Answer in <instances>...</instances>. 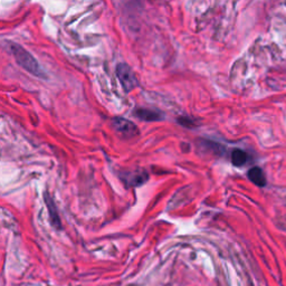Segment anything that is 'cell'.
<instances>
[{"instance_id": "1", "label": "cell", "mask_w": 286, "mask_h": 286, "mask_svg": "<svg viewBox=\"0 0 286 286\" xmlns=\"http://www.w3.org/2000/svg\"><path fill=\"white\" fill-rule=\"evenodd\" d=\"M10 52L13 53L16 62L18 63L19 66H22L24 70L30 73L31 75L37 76L39 78H46L47 75L43 67L39 65V63L36 61V58L30 54L29 52L26 51L24 47L18 44L10 43L9 45Z\"/></svg>"}, {"instance_id": "2", "label": "cell", "mask_w": 286, "mask_h": 286, "mask_svg": "<svg viewBox=\"0 0 286 286\" xmlns=\"http://www.w3.org/2000/svg\"><path fill=\"white\" fill-rule=\"evenodd\" d=\"M116 76H118L125 92H131L132 89L137 86V78L135 74L131 70L130 66L123 64V63L116 66Z\"/></svg>"}, {"instance_id": "3", "label": "cell", "mask_w": 286, "mask_h": 286, "mask_svg": "<svg viewBox=\"0 0 286 286\" xmlns=\"http://www.w3.org/2000/svg\"><path fill=\"white\" fill-rule=\"evenodd\" d=\"M112 123H113L114 129L123 136L128 137V139L129 137H133L139 133V131H137V126L130 120H126L124 118H120V116H118V118L113 119Z\"/></svg>"}, {"instance_id": "4", "label": "cell", "mask_w": 286, "mask_h": 286, "mask_svg": "<svg viewBox=\"0 0 286 286\" xmlns=\"http://www.w3.org/2000/svg\"><path fill=\"white\" fill-rule=\"evenodd\" d=\"M134 113L140 120L147 122L160 121L162 119V114L160 112L150 109H137Z\"/></svg>"}, {"instance_id": "5", "label": "cell", "mask_w": 286, "mask_h": 286, "mask_svg": "<svg viewBox=\"0 0 286 286\" xmlns=\"http://www.w3.org/2000/svg\"><path fill=\"white\" fill-rule=\"evenodd\" d=\"M248 179L258 187L266 186V177H265L262 169L258 167H254L248 171Z\"/></svg>"}, {"instance_id": "6", "label": "cell", "mask_w": 286, "mask_h": 286, "mask_svg": "<svg viewBox=\"0 0 286 286\" xmlns=\"http://www.w3.org/2000/svg\"><path fill=\"white\" fill-rule=\"evenodd\" d=\"M44 197H45L47 208H49V211H50L52 224H53V226L56 227L57 229H60L61 228V220H60V217H58L54 201H53V199L51 198V196L49 194H45Z\"/></svg>"}, {"instance_id": "7", "label": "cell", "mask_w": 286, "mask_h": 286, "mask_svg": "<svg viewBox=\"0 0 286 286\" xmlns=\"http://www.w3.org/2000/svg\"><path fill=\"white\" fill-rule=\"evenodd\" d=\"M248 159L250 157L247 153L241 149H235L231 152V163L236 167L244 166L248 161Z\"/></svg>"}, {"instance_id": "8", "label": "cell", "mask_w": 286, "mask_h": 286, "mask_svg": "<svg viewBox=\"0 0 286 286\" xmlns=\"http://www.w3.org/2000/svg\"><path fill=\"white\" fill-rule=\"evenodd\" d=\"M178 122L184 128H194L196 125L195 124V121H193L190 118H187V116H184V118H179Z\"/></svg>"}]
</instances>
